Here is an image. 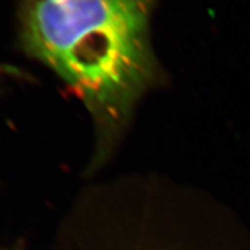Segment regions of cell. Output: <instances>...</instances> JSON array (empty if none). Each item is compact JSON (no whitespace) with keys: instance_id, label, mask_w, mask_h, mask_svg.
I'll list each match as a JSON object with an SVG mask.
<instances>
[{"instance_id":"obj_1","label":"cell","mask_w":250,"mask_h":250,"mask_svg":"<svg viewBox=\"0 0 250 250\" xmlns=\"http://www.w3.org/2000/svg\"><path fill=\"white\" fill-rule=\"evenodd\" d=\"M155 0H26L21 48L79 96L93 121L88 170L110 158L140 99L160 83L151 42Z\"/></svg>"}]
</instances>
